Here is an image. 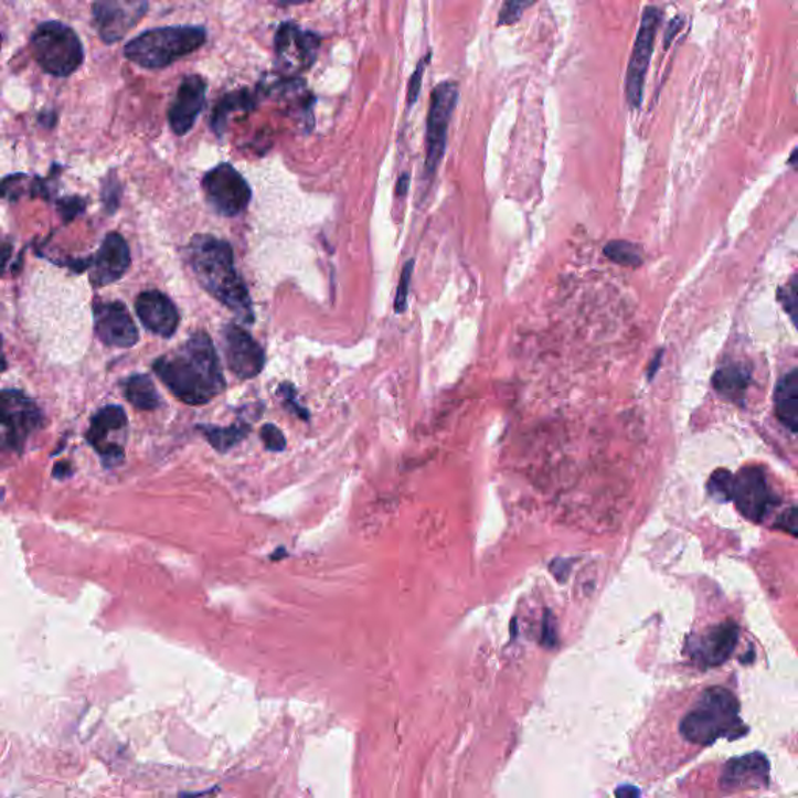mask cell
<instances>
[{
    "label": "cell",
    "instance_id": "obj_1",
    "mask_svg": "<svg viewBox=\"0 0 798 798\" xmlns=\"http://www.w3.org/2000/svg\"><path fill=\"white\" fill-rule=\"evenodd\" d=\"M153 370L172 395L189 406L210 403L225 389L221 361L204 332H195L173 353L155 361Z\"/></svg>",
    "mask_w": 798,
    "mask_h": 798
},
{
    "label": "cell",
    "instance_id": "obj_36",
    "mask_svg": "<svg viewBox=\"0 0 798 798\" xmlns=\"http://www.w3.org/2000/svg\"><path fill=\"white\" fill-rule=\"evenodd\" d=\"M60 204H62V206H60V210L63 211L64 217H66L67 221H71L72 217H75V215L82 213L83 206H85V203H83L81 199H77V196H72V199L64 200V202Z\"/></svg>",
    "mask_w": 798,
    "mask_h": 798
},
{
    "label": "cell",
    "instance_id": "obj_16",
    "mask_svg": "<svg viewBox=\"0 0 798 798\" xmlns=\"http://www.w3.org/2000/svg\"><path fill=\"white\" fill-rule=\"evenodd\" d=\"M206 104V82L202 75H188L181 82L169 108V124L173 134L184 136L194 127L196 117Z\"/></svg>",
    "mask_w": 798,
    "mask_h": 798
},
{
    "label": "cell",
    "instance_id": "obj_26",
    "mask_svg": "<svg viewBox=\"0 0 798 798\" xmlns=\"http://www.w3.org/2000/svg\"><path fill=\"white\" fill-rule=\"evenodd\" d=\"M604 255L611 263L619 264L623 267L637 268L642 264V252L638 245L627 241H611L605 245Z\"/></svg>",
    "mask_w": 798,
    "mask_h": 798
},
{
    "label": "cell",
    "instance_id": "obj_4",
    "mask_svg": "<svg viewBox=\"0 0 798 798\" xmlns=\"http://www.w3.org/2000/svg\"><path fill=\"white\" fill-rule=\"evenodd\" d=\"M206 43V30L199 25L151 29L125 45L124 55L143 70H162L194 54Z\"/></svg>",
    "mask_w": 798,
    "mask_h": 798
},
{
    "label": "cell",
    "instance_id": "obj_32",
    "mask_svg": "<svg viewBox=\"0 0 798 798\" xmlns=\"http://www.w3.org/2000/svg\"><path fill=\"white\" fill-rule=\"evenodd\" d=\"M260 438H263L264 446H266L268 451L281 453L286 449L285 434L275 425L263 426V429H260Z\"/></svg>",
    "mask_w": 798,
    "mask_h": 798
},
{
    "label": "cell",
    "instance_id": "obj_41",
    "mask_svg": "<svg viewBox=\"0 0 798 798\" xmlns=\"http://www.w3.org/2000/svg\"><path fill=\"white\" fill-rule=\"evenodd\" d=\"M279 2L285 3V6H297V3L311 2V0H279Z\"/></svg>",
    "mask_w": 798,
    "mask_h": 798
},
{
    "label": "cell",
    "instance_id": "obj_29",
    "mask_svg": "<svg viewBox=\"0 0 798 798\" xmlns=\"http://www.w3.org/2000/svg\"><path fill=\"white\" fill-rule=\"evenodd\" d=\"M733 475L728 470H716L709 480V493L719 502L732 501Z\"/></svg>",
    "mask_w": 798,
    "mask_h": 798
},
{
    "label": "cell",
    "instance_id": "obj_39",
    "mask_svg": "<svg viewBox=\"0 0 798 798\" xmlns=\"http://www.w3.org/2000/svg\"><path fill=\"white\" fill-rule=\"evenodd\" d=\"M661 361H663V350H661L660 353H658L656 358H653L652 364L649 365V380H653V376H656L658 369H660Z\"/></svg>",
    "mask_w": 798,
    "mask_h": 798
},
{
    "label": "cell",
    "instance_id": "obj_27",
    "mask_svg": "<svg viewBox=\"0 0 798 798\" xmlns=\"http://www.w3.org/2000/svg\"><path fill=\"white\" fill-rule=\"evenodd\" d=\"M778 301L798 329V270L778 289Z\"/></svg>",
    "mask_w": 798,
    "mask_h": 798
},
{
    "label": "cell",
    "instance_id": "obj_21",
    "mask_svg": "<svg viewBox=\"0 0 798 798\" xmlns=\"http://www.w3.org/2000/svg\"><path fill=\"white\" fill-rule=\"evenodd\" d=\"M752 381V370L741 362H732L717 369L713 376L714 391L732 403L743 404Z\"/></svg>",
    "mask_w": 798,
    "mask_h": 798
},
{
    "label": "cell",
    "instance_id": "obj_6",
    "mask_svg": "<svg viewBox=\"0 0 798 798\" xmlns=\"http://www.w3.org/2000/svg\"><path fill=\"white\" fill-rule=\"evenodd\" d=\"M459 102V86L454 82H440L430 94L426 125L425 175L433 178L444 160L448 142L449 124Z\"/></svg>",
    "mask_w": 798,
    "mask_h": 798
},
{
    "label": "cell",
    "instance_id": "obj_13",
    "mask_svg": "<svg viewBox=\"0 0 798 798\" xmlns=\"http://www.w3.org/2000/svg\"><path fill=\"white\" fill-rule=\"evenodd\" d=\"M127 414L120 406H107L100 408L93 419L86 440L96 449L107 467H116L124 460V446L120 444V435L127 429Z\"/></svg>",
    "mask_w": 798,
    "mask_h": 798
},
{
    "label": "cell",
    "instance_id": "obj_34",
    "mask_svg": "<svg viewBox=\"0 0 798 798\" xmlns=\"http://www.w3.org/2000/svg\"><path fill=\"white\" fill-rule=\"evenodd\" d=\"M120 189L116 178L108 180L104 188V200L107 204L108 213H115L117 203H119Z\"/></svg>",
    "mask_w": 798,
    "mask_h": 798
},
{
    "label": "cell",
    "instance_id": "obj_12",
    "mask_svg": "<svg viewBox=\"0 0 798 798\" xmlns=\"http://www.w3.org/2000/svg\"><path fill=\"white\" fill-rule=\"evenodd\" d=\"M732 501H735L737 510L754 523H762L772 507L778 504V499L759 467H744L733 476Z\"/></svg>",
    "mask_w": 798,
    "mask_h": 798
},
{
    "label": "cell",
    "instance_id": "obj_23",
    "mask_svg": "<svg viewBox=\"0 0 798 798\" xmlns=\"http://www.w3.org/2000/svg\"><path fill=\"white\" fill-rule=\"evenodd\" d=\"M256 94L249 93L248 89L233 91V93L226 94L225 97L221 98L217 107L214 108L213 116H211V128H213L215 135L222 136L225 134L231 115L240 111L249 113L256 108Z\"/></svg>",
    "mask_w": 798,
    "mask_h": 798
},
{
    "label": "cell",
    "instance_id": "obj_28",
    "mask_svg": "<svg viewBox=\"0 0 798 798\" xmlns=\"http://www.w3.org/2000/svg\"><path fill=\"white\" fill-rule=\"evenodd\" d=\"M539 0H504L498 14V28H510L517 24L525 10L531 9Z\"/></svg>",
    "mask_w": 798,
    "mask_h": 798
},
{
    "label": "cell",
    "instance_id": "obj_22",
    "mask_svg": "<svg viewBox=\"0 0 798 798\" xmlns=\"http://www.w3.org/2000/svg\"><path fill=\"white\" fill-rule=\"evenodd\" d=\"M774 406L778 422L798 434V369L790 370L778 381Z\"/></svg>",
    "mask_w": 798,
    "mask_h": 798
},
{
    "label": "cell",
    "instance_id": "obj_31",
    "mask_svg": "<svg viewBox=\"0 0 798 798\" xmlns=\"http://www.w3.org/2000/svg\"><path fill=\"white\" fill-rule=\"evenodd\" d=\"M415 260L408 259L403 267V274H401L398 290H396L395 297V309L396 313L406 312L408 290H411L412 275H414Z\"/></svg>",
    "mask_w": 798,
    "mask_h": 798
},
{
    "label": "cell",
    "instance_id": "obj_15",
    "mask_svg": "<svg viewBox=\"0 0 798 798\" xmlns=\"http://www.w3.org/2000/svg\"><path fill=\"white\" fill-rule=\"evenodd\" d=\"M94 324L98 339L109 347L130 348L139 340L130 312L123 302H100L94 308Z\"/></svg>",
    "mask_w": 798,
    "mask_h": 798
},
{
    "label": "cell",
    "instance_id": "obj_8",
    "mask_svg": "<svg viewBox=\"0 0 798 798\" xmlns=\"http://www.w3.org/2000/svg\"><path fill=\"white\" fill-rule=\"evenodd\" d=\"M321 36L298 28L294 22H283L276 30L275 63L281 77H297L316 63Z\"/></svg>",
    "mask_w": 798,
    "mask_h": 798
},
{
    "label": "cell",
    "instance_id": "obj_40",
    "mask_svg": "<svg viewBox=\"0 0 798 798\" xmlns=\"http://www.w3.org/2000/svg\"><path fill=\"white\" fill-rule=\"evenodd\" d=\"M788 164L790 166V168L796 169L798 172V147L796 150L792 151V155H790Z\"/></svg>",
    "mask_w": 798,
    "mask_h": 798
},
{
    "label": "cell",
    "instance_id": "obj_3",
    "mask_svg": "<svg viewBox=\"0 0 798 798\" xmlns=\"http://www.w3.org/2000/svg\"><path fill=\"white\" fill-rule=\"evenodd\" d=\"M747 732L740 717V702L722 687L702 692L694 709L682 719L680 735L688 743L710 745L719 737H740Z\"/></svg>",
    "mask_w": 798,
    "mask_h": 798
},
{
    "label": "cell",
    "instance_id": "obj_19",
    "mask_svg": "<svg viewBox=\"0 0 798 798\" xmlns=\"http://www.w3.org/2000/svg\"><path fill=\"white\" fill-rule=\"evenodd\" d=\"M136 312L143 327L160 338H172L180 324L175 305L158 290H147L139 295L136 298Z\"/></svg>",
    "mask_w": 798,
    "mask_h": 798
},
{
    "label": "cell",
    "instance_id": "obj_2",
    "mask_svg": "<svg viewBox=\"0 0 798 798\" xmlns=\"http://www.w3.org/2000/svg\"><path fill=\"white\" fill-rule=\"evenodd\" d=\"M189 260L200 285L245 323H252L255 319L252 300L234 267L233 249L228 242L200 234L189 245Z\"/></svg>",
    "mask_w": 798,
    "mask_h": 798
},
{
    "label": "cell",
    "instance_id": "obj_18",
    "mask_svg": "<svg viewBox=\"0 0 798 798\" xmlns=\"http://www.w3.org/2000/svg\"><path fill=\"white\" fill-rule=\"evenodd\" d=\"M130 248L120 234L105 237L97 255L91 259V281L94 286H107L123 278L130 267Z\"/></svg>",
    "mask_w": 798,
    "mask_h": 798
},
{
    "label": "cell",
    "instance_id": "obj_20",
    "mask_svg": "<svg viewBox=\"0 0 798 798\" xmlns=\"http://www.w3.org/2000/svg\"><path fill=\"white\" fill-rule=\"evenodd\" d=\"M769 763L762 754L732 759L722 774V788H762L769 783Z\"/></svg>",
    "mask_w": 798,
    "mask_h": 798
},
{
    "label": "cell",
    "instance_id": "obj_33",
    "mask_svg": "<svg viewBox=\"0 0 798 798\" xmlns=\"http://www.w3.org/2000/svg\"><path fill=\"white\" fill-rule=\"evenodd\" d=\"M775 528L781 529V531L790 533V535L798 536V507H790V509L783 512L778 517Z\"/></svg>",
    "mask_w": 798,
    "mask_h": 798
},
{
    "label": "cell",
    "instance_id": "obj_38",
    "mask_svg": "<svg viewBox=\"0 0 798 798\" xmlns=\"http://www.w3.org/2000/svg\"><path fill=\"white\" fill-rule=\"evenodd\" d=\"M72 475V468L71 465L67 464V461H60V464L55 465L54 468V476L58 479H66L70 478Z\"/></svg>",
    "mask_w": 798,
    "mask_h": 798
},
{
    "label": "cell",
    "instance_id": "obj_37",
    "mask_svg": "<svg viewBox=\"0 0 798 798\" xmlns=\"http://www.w3.org/2000/svg\"><path fill=\"white\" fill-rule=\"evenodd\" d=\"M408 187H411V173H403V175L400 177L398 183H396V196L406 195Z\"/></svg>",
    "mask_w": 798,
    "mask_h": 798
},
{
    "label": "cell",
    "instance_id": "obj_10",
    "mask_svg": "<svg viewBox=\"0 0 798 798\" xmlns=\"http://www.w3.org/2000/svg\"><path fill=\"white\" fill-rule=\"evenodd\" d=\"M2 406H0V422L3 427V441L11 449L21 451L30 435L43 425V414L40 407L18 391L2 392Z\"/></svg>",
    "mask_w": 798,
    "mask_h": 798
},
{
    "label": "cell",
    "instance_id": "obj_17",
    "mask_svg": "<svg viewBox=\"0 0 798 798\" xmlns=\"http://www.w3.org/2000/svg\"><path fill=\"white\" fill-rule=\"evenodd\" d=\"M737 639H740L737 624L732 621L717 624L694 639L691 656L705 668H714V666L725 663L732 657Z\"/></svg>",
    "mask_w": 798,
    "mask_h": 798
},
{
    "label": "cell",
    "instance_id": "obj_42",
    "mask_svg": "<svg viewBox=\"0 0 798 798\" xmlns=\"http://www.w3.org/2000/svg\"><path fill=\"white\" fill-rule=\"evenodd\" d=\"M623 794H626V796H638L637 789H626V790H618V796H623Z\"/></svg>",
    "mask_w": 798,
    "mask_h": 798
},
{
    "label": "cell",
    "instance_id": "obj_25",
    "mask_svg": "<svg viewBox=\"0 0 798 798\" xmlns=\"http://www.w3.org/2000/svg\"><path fill=\"white\" fill-rule=\"evenodd\" d=\"M199 429L217 451L226 453L247 437L249 427L241 423V425L230 427L200 426Z\"/></svg>",
    "mask_w": 798,
    "mask_h": 798
},
{
    "label": "cell",
    "instance_id": "obj_35",
    "mask_svg": "<svg viewBox=\"0 0 798 798\" xmlns=\"http://www.w3.org/2000/svg\"><path fill=\"white\" fill-rule=\"evenodd\" d=\"M684 25V18L683 17H675L672 19L671 22L668 24V29H666L664 32V49L668 51L669 45H671L672 41L675 40V36L679 35L680 32H682Z\"/></svg>",
    "mask_w": 798,
    "mask_h": 798
},
{
    "label": "cell",
    "instance_id": "obj_5",
    "mask_svg": "<svg viewBox=\"0 0 798 798\" xmlns=\"http://www.w3.org/2000/svg\"><path fill=\"white\" fill-rule=\"evenodd\" d=\"M30 49L38 66L54 77H70L85 62L81 38L58 21L38 25L30 38Z\"/></svg>",
    "mask_w": 798,
    "mask_h": 798
},
{
    "label": "cell",
    "instance_id": "obj_24",
    "mask_svg": "<svg viewBox=\"0 0 798 798\" xmlns=\"http://www.w3.org/2000/svg\"><path fill=\"white\" fill-rule=\"evenodd\" d=\"M124 395L128 403L134 404L139 411H155L162 403L153 381L146 374H136L125 381Z\"/></svg>",
    "mask_w": 798,
    "mask_h": 798
},
{
    "label": "cell",
    "instance_id": "obj_11",
    "mask_svg": "<svg viewBox=\"0 0 798 798\" xmlns=\"http://www.w3.org/2000/svg\"><path fill=\"white\" fill-rule=\"evenodd\" d=\"M147 10L149 3L146 0H96L93 24L105 44H115L141 22Z\"/></svg>",
    "mask_w": 798,
    "mask_h": 798
},
{
    "label": "cell",
    "instance_id": "obj_7",
    "mask_svg": "<svg viewBox=\"0 0 798 798\" xmlns=\"http://www.w3.org/2000/svg\"><path fill=\"white\" fill-rule=\"evenodd\" d=\"M663 13L658 7H646L642 11L637 40L631 51L629 67L626 75V98L630 108L638 109L645 96L646 75H648L650 60H652L653 45L658 29H660Z\"/></svg>",
    "mask_w": 798,
    "mask_h": 798
},
{
    "label": "cell",
    "instance_id": "obj_30",
    "mask_svg": "<svg viewBox=\"0 0 798 798\" xmlns=\"http://www.w3.org/2000/svg\"><path fill=\"white\" fill-rule=\"evenodd\" d=\"M430 58H433V52H429L425 56V58L419 60L417 67H415L414 74L411 75V78H408L407 83V107L412 108L415 105V102L418 100L419 93H422V86H423V78H425V72L427 64H429Z\"/></svg>",
    "mask_w": 798,
    "mask_h": 798
},
{
    "label": "cell",
    "instance_id": "obj_9",
    "mask_svg": "<svg viewBox=\"0 0 798 798\" xmlns=\"http://www.w3.org/2000/svg\"><path fill=\"white\" fill-rule=\"evenodd\" d=\"M203 189L211 206L226 217L241 214L252 199V191L245 178L226 162L204 175Z\"/></svg>",
    "mask_w": 798,
    "mask_h": 798
},
{
    "label": "cell",
    "instance_id": "obj_14",
    "mask_svg": "<svg viewBox=\"0 0 798 798\" xmlns=\"http://www.w3.org/2000/svg\"><path fill=\"white\" fill-rule=\"evenodd\" d=\"M223 350L228 369L241 380H252L263 372L266 364L263 348L237 324H226L223 329Z\"/></svg>",
    "mask_w": 798,
    "mask_h": 798
}]
</instances>
